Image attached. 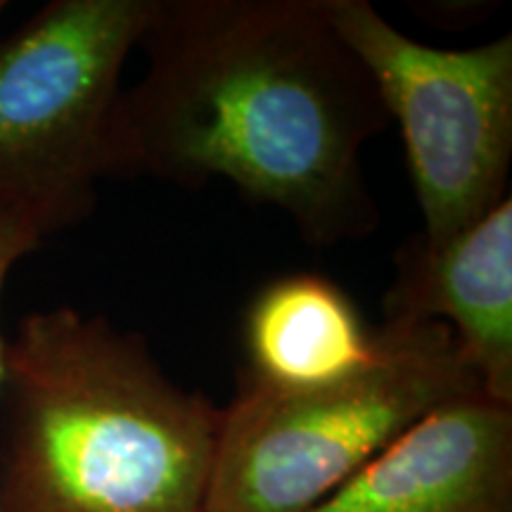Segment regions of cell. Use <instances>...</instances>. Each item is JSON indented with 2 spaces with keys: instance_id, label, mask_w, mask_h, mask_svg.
I'll list each match as a JSON object with an SVG mask.
<instances>
[{
  "instance_id": "obj_3",
  "label": "cell",
  "mask_w": 512,
  "mask_h": 512,
  "mask_svg": "<svg viewBox=\"0 0 512 512\" xmlns=\"http://www.w3.org/2000/svg\"><path fill=\"white\" fill-rule=\"evenodd\" d=\"M349 380L280 389L238 373L221 408L207 512H313L441 403L482 394L444 323L384 320Z\"/></svg>"
},
{
  "instance_id": "obj_4",
  "label": "cell",
  "mask_w": 512,
  "mask_h": 512,
  "mask_svg": "<svg viewBox=\"0 0 512 512\" xmlns=\"http://www.w3.org/2000/svg\"><path fill=\"white\" fill-rule=\"evenodd\" d=\"M155 0H53L0 41V209L48 235L81 223L110 178L121 72Z\"/></svg>"
},
{
  "instance_id": "obj_1",
  "label": "cell",
  "mask_w": 512,
  "mask_h": 512,
  "mask_svg": "<svg viewBox=\"0 0 512 512\" xmlns=\"http://www.w3.org/2000/svg\"><path fill=\"white\" fill-rule=\"evenodd\" d=\"M140 48L147 72L119 98L110 178L226 181L318 247L375 233L361 152L389 117L328 0H155Z\"/></svg>"
},
{
  "instance_id": "obj_10",
  "label": "cell",
  "mask_w": 512,
  "mask_h": 512,
  "mask_svg": "<svg viewBox=\"0 0 512 512\" xmlns=\"http://www.w3.org/2000/svg\"><path fill=\"white\" fill-rule=\"evenodd\" d=\"M5 10H8V3H5V0H0V17L5 15Z\"/></svg>"
},
{
  "instance_id": "obj_6",
  "label": "cell",
  "mask_w": 512,
  "mask_h": 512,
  "mask_svg": "<svg viewBox=\"0 0 512 512\" xmlns=\"http://www.w3.org/2000/svg\"><path fill=\"white\" fill-rule=\"evenodd\" d=\"M313 512H512V406L441 403Z\"/></svg>"
},
{
  "instance_id": "obj_5",
  "label": "cell",
  "mask_w": 512,
  "mask_h": 512,
  "mask_svg": "<svg viewBox=\"0 0 512 512\" xmlns=\"http://www.w3.org/2000/svg\"><path fill=\"white\" fill-rule=\"evenodd\" d=\"M337 34L399 124L420 238L441 247L498 207L512 162V34L475 48H434L368 0H328Z\"/></svg>"
},
{
  "instance_id": "obj_7",
  "label": "cell",
  "mask_w": 512,
  "mask_h": 512,
  "mask_svg": "<svg viewBox=\"0 0 512 512\" xmlns=\"http://www.w3.org/2000/svg\"><path fill=\"white\" fill-rule=\"evenodd\" d=\"M384 320L444 323L486 399L512 406V200L456 238L427 247L413 235L394 254Z\"/></svg>"
},
{
  "instance_id": "obj_8",
  "label": "cell",
  "mask_w": 512,
  "mask_h": 512,
  "mask_svg": "<svg viewBox=\"0 0 512 512\" xmlns=\"http://www.w3.org/2000/svg\"><path fill=\"white\" fill-rule=\"evenodd\" d=\"M245 373L280 389H316L373 366L380 335L344 287L323 273L268 280L242 320Z\"/></svg>"
},
{
  "instance_id": "obj_9",
  "label": "cell",
  "mask_w": 512,
  "mask_h": 512,
  "mask_svg": "<svg viewBox=\"0 0 512 512\" xmlns=\"http://www.w3.org/2000/svg\"><path fill=\"white\" fill-rule=\"evenodd\" d=\"M50 238L46 228L38 223L34 216L22 214V211L0 209V302H3V290L8 283L12 268H15L24 256L36 252L43 240ZM5 377V337L0 332V394H3Z\"/></svg>"
},
{
  "instance_id": "obj_2",
  "label": "cell",
  "mask_w": 512,
  "mask_h": 512,
  "mask_svg": "<svg viewBox=\"0 0 512 512\" xmlns=\"http://www.w3.org/2000/svg\"><path fill=\"white\" fill-rule=\"evenodd\" d=\"M221 408L72 306L5 339L0 512H207Z\"/></svg>"
}]
</instances>
